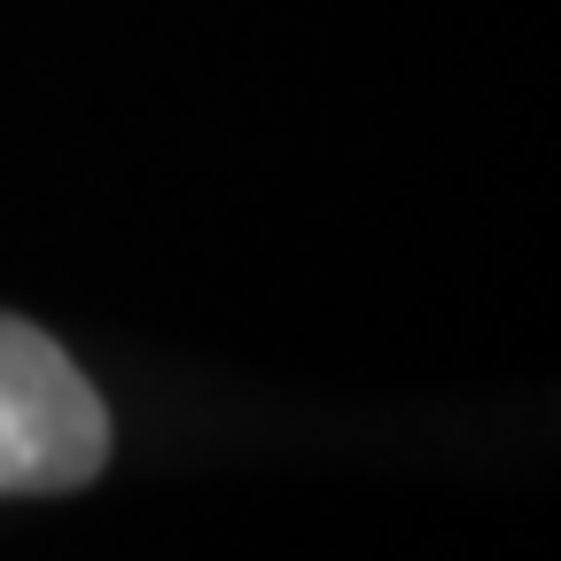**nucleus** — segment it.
<instances>
[{
    "label": "nucleus",
    "instance_id": "f257e3e1",
    "mask_svg": "<svg viewBox=\"0 0 561 561\" xmlns=\"http://www.w3.org/2000/svg\"><path fill=\"white\" fill-rule=\"evenodd\" d=\"M110 460V413L70 351L0 312V500L79 491Z\"/></svg>",
    "mask_w": 561,
    "mask_h": 561
}]
</instances>
